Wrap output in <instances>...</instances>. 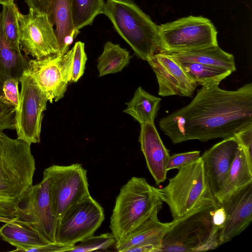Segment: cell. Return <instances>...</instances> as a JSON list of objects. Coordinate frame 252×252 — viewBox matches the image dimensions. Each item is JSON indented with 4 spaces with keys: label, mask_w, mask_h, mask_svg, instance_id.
<instances>
[{
    "label": "cell",
    "mask_w": 252,
    "mask_h": 252,
    "mask_svg": "<svg viewBox=\"0 0 252 252\" xmlns=\"http://www.w3.org/2000/svg\"><path fill=\"white\" fill-rule=\"evenodd\" d=\"M252 125V83L234 91L218 84L202 87L189 104L159 122L174 144L229 138Z\"/></svg>",
    "instance_id": "1"
},
{
    "label": "cell",
    "mask_w": 252,
    "mask_h": 252,
    "mask_svg": "<svg viewBox=\"0 0 252 252\" xmlns=\"http://www.w3.org/2000/svg\"><path fill=\"white\" fill-rule=\"evenodd\" d=\"M35 161L31 144L0 132V217L16 220L17 205L32 185Z\"/></svg>",
    "instance_id": "2"
},
{
    "label": "cell",
    "mask_w": 252,
    "mask_h": 252,
    "mask_svg": "<svg viewBox=\"0 0 252 252\" xmlns=\"http://www.w3.org/2000/svg\"><path fill=\"white\" fill-rule=\"evenodd\" d=\"M219 205L215 197L206 198L185 215L173 220L160 252H203L219 247L220 228L213 221L214 212Z\"/></svg>",
    "instance_id": "3"
},
{
    "label": "cell",
    "mask_w": 252,
    "mask_h": 252,
    "mask_svg": "<svg viewBox=\"0 0 252 252\" xmlns=\"http://www.w3.org/2000/svg\"><path fill=\"white\" fill-rule=\"evenodd\" d=\"M102 14L112 22L119 34L135 54L147 61L160 52L159 26L130 0H107Z\"/></svg>",
    "instance_id": "4"
},
{
    "label": "cell",
    "mask_w": 252,
    "mask_h": 252,
    "mask_svg": "<svg viewBox=\"0 0 252 252\" xmlns=\"http://www.w3.org/2000/svg\"><path fill=\"white\" fill-rule=\"evenodd\" d=\"M163 202L157 188L144 178L133 177L120 189L110 218V228L116 241L144 222Z\"/></svg>",
    "instance_id": "5"
},
{
    "label": "cell",
    "mask_w": 252,
    "mask_h": 252,
    "mask_svg": "<svg viewBox=\"0 0 252 252\" xmlns=\"http://www.w3.org/2000/svg\"><path fill=\"white\" fill-rule=\"evenodd\" d=\"M157 192L160 200L168 205L173 220L185 215L200 200L214 197L201 157L179 168L167 186L157 188Z\"/></svg>",
    "instance_id": "6"
},
{
    "label": "cell",
    "mask_w": 252,
    "mask_h": 252,
    "mask_svg": "<svg viewBox=\"0 0 252 252\" xmlns=\"http://www.w3.org/2000/svg\"><path fill=\"white\" fill-rule=\"evenodd\" d=\"M216 29L210 20L189 16L159 26L162 52L196 50L218 44Z\"/></svg>",
    "instance_id": "7"
},
{
    "label": "cell",
    "mask_w": 252,
    "mask_h": 252,
    "mask_svg": "<svg viewBox=\"0 0 252 252\" xmlns=\"http://www.w3.org/2000/svg\"><path fill=\"white\" fill-rule=\"evenodd\" d=\"M43 176L49 180V196L52 212L58 219L70 207L90 195L87 170L79 163L53 165Z\"/></svg>",
    "instance_id": "8"
},
{
    "label": "cell",
    "mask_w": 252,
    "mask_h": 252,
    "mask_svg": "<svg viewBox=\"0 0 252 252\" xmlns=\"http://www.w3.org/2000/svg\"><path fill=\"white\" fill-rule=\"evenodd\" d=\"M58 219L54 215L49 196V180L30 186L17 205L16 222L37 231L48 243H55Z\"/></svg>",
    "instance_id": "9"
},
{
    "label": "cell",
    "mask_w": 252,
    "mask_h": 252,
    "mask_svg": "<svg viewBox=\"0 0 252 252\" xmlns=\"http://www.w3.org/2000/svg\"><path fill=\"white\" fill-rule=\"evenodd\" d=\"M19 82L21 84L20 101L15 117L17 138L31 145L39 143L43 112L48 100L28 70Z\"/></svg>",
    "instance_id": "10"
},
{
    "label": "cell",
    "mask_w": 252,
    "mask_h": 252,
    "mask_svg": "<svg viewBox=\"0 0 252 252\" xmlns=\"http://www.w3.org/2000/svg\"><path fill=\"white\" fill-rule=\"evenodd\" d=\"M104 220L103 208L90 195L70 207L58 219L55 242L75 245L94 235Z\"/></svg>",
    "instance_id": "11"
},
{
    "label": "cell",
    "mask_w": 252,
    "mask_h": 252,
    "mask_svg": "<svg viewBox=\"0 0 252 252\" xmlns=\"http://www.w3.org/2000/svg\"><path fill=\"white\" fill-rule=\"evenodd\" d=\"M18 17L20 48L26 55L41 59L60 54L54 26L45 12L29 9L23 14L19 10Z\"/></svg>",
    "instance_id": "12"
},
{
    "label": "cell",
    "mask_w": 252,
    "mask_h": 252,
    "mask_svg": "<svg viewBox=\"0 0 252 252\" xmlns=\"http://www.w3.org/2000/svg\"><path fill=\"white\" fill-rule=\"evenodd\" d=\"M73 49L64 54H56L28 61V71L44 91L50 103L62 98L71 76Z\"/></svg>",
    "instance_id": "13"
},
{
    "label": "cell",
    "mask_w": 252,
    "mask_h": 252,
    "mask_svg": "<svg viewBox=\"0 0 252 252\" xmlns=\"http://www.w3.org/2000/svg\"><path fill=\"white\" fill-rule=\"evenodd\" d=\"M225 214L219 231V246L239 235L252 220V182L224 196L218 202Z\"/></svg>",
    "instance_id": "14"
},
{
    "label": "cell",
    "mask_w": 252,
    "mask_h": 252,
    "mask_svg": "<svg viewBox=\"0 0 252 252\" xmlns=\"http://www.w3.org/2000/svg\"><path fill=\"white\" fill-rule=\"evenodd\" d=\"M147 62L156 75L159 95H177L187 97L192 95L197 85L171 56L163 52H158Z\"/></svg>",
    "instance_id": "15"
},
{
    "label": "cell",
    "mask_w": 252,
    "mask_h": 252,
    "mask_svg": "<svg viewBox=\"0 0 252 252\" xmlns=\"http://www.w3.org/2000/svg\"><path fill=\"white\" fill-rule=\"evenodd\" d=\"M239 147L233 137L223 139L200 157L210 189L215 198L224 183Z\"/></svg>",
    "instance_id": "16"
},
{
    "label": "cell",
    "mask_w": 252,
    "mask_h": 252,
    "mask_svg": "<svg viewBox=\"0 0 252 252\" xmlns=\"http://www.w3.org/2000/svg\"><path fill=\"white\" fill-rule=\"evenodd\" d=\"M141 126L139 142L147 167L157 185L166 179V164L170 156L168 150L164 145L154 123H147Z\"/></svg>",
    "instance_id": "17"
},
{
    "label": "cell",
    "mask_w": 252,
    "mask_h": 252,
    "mask_svg": "<svg viewBox=\"0 0 252 252\" xmlns=\"http://www.w3.org/2000/svg\"><path fill=\"white\" fill-rule=\"evenodd\" d=\"M159 209L155 210L141 224L117 241L115 250L120 252H128L134 247L145 245H153L160 252L163 238L171 222L159 221L158 214Z\"/></svg>",
    "instance_id": "18"
},
{
    "label": "cell",
    "mask_w": 252,
    "mask_h": 252,
    "mask_svg": "<svg viewBox=\"0 0 252 252\" xmlns=\"http://www.w3.org/2000/svg\"><path fill=\"white\" fill-rule=\"evenodd\" d=\"M45 12L54 27L60 47V54L68 50L79 33L74 27L72 0H45Z\"/></svg>",
    "instance_id": "19"
},
{
    "label": "cell",
    "mask_w": 252,
    "mask_h": 252,
    "mask_svg": "<svg viewBox=\"0 0 252 252\" xmlns=\"http://www.w3.org/2000/svg\"><path fill=\"white\" fill-rule=\"evenodd\" d=\"M162 52L176 61L198 63L232 73L236 70L233 55L222 50L218 45L189 51Z\"/></svg>",
    "instance_id": "20"
},
{
    "label": "cell",
    "mask_w": 252,
    "mask_h": 252,
    "mask_svg": "<svg viewBox=\"0 0 252 252\" xmlns=\"http://www.w3.org/2000/svg\"><path fill=\"white\" fill-rule=\"evenodd\" d=\"M20 49L10 46L6 41L2 30V17L0 13V81L2 84L13 77L19 80L28 69V60Z\"/></svg>",
    "instance_id": "21"
},
{
    "label": "cell",
    "mask_w": 252,
    "mask_h": 252,
    "mask_svg": "<svg viewBox=\"0 0 252 252\" xmlns=\"http://www.w3.org/2000/svg\"><path fill=\"white\" fill-rule=\"evenodd\" d=\"M0 236L3 240L16 248L14 251L27 252L32 247L50 243L37 231L16 221L4 223L0 227Z\"/></svg>",
    "instance_id": "22"
},
{
    "label": "cell",
    "mask_w": 252,
    "mask_h": 252,
    "mask_svg": "<svg viewBox=\"0 0 252 252\" xmlns=\"http://www.w3.org/2000/svg\"><path fill=\"white\" fill-rule=\"evenodd\" d=\"M252 182V166L239 146L224 183L215 198L218 202L233 190Z\"/></svg>",
    "instance_id": "23"
},
{
    "label": "cell",
    "mask_w": 252,
    "mask_h": 252,
    "mask_svg": "<svg viewBox=\"0 0 252 252\" xmlns=\"http://www.w3.org/2000/svg\"><path fill=\"white\" fill-rule=\"evenodd\" d=\"M161 98L145 91L141 87L136 90L133 98L126 102L124 112L130 115L140 125L154 123Z\"/></svg>",
    "instance_id": "24"
},
{
    "label": "cell",
    "mask_w": 252,
    "mask_h": 252,
    "mask_svg": "<svg viewBox=\"0 0 252 252\" xmlns=\"http://www.w3.org/2000/svg\"><path fill=\"white\" fill-rule=\"evenodd\" d=\"M131 58L129 52L119 44L106 42L97 60L99 76L121 72L129 64Z\"/></svg>",
    "instance_id": "25"
},
{
    "label": "cell",
    "mask_w": 252,
    "mask_h": 252,
    "mask_svg": "<svg viewBox=\"0 0 252 252\" xmlns=\"http://www.w3.org/2000/svg\"><path fill=\"white\" fill-rule=\"evenodd\" d=\"M176 62L180 65L187 76L197 86L219 85L222 80L232 73L228 70L198 63Z\"/></svg>",
    "instance_id": "26"
},
{
    "label": "cell",
    "mask_w": 252,
    "mask_h": 252,
    "mask_svg": "<svg viewBox=\"0 0 252 252\" xmlns=\"http://www.w3.org/2000/svg\"><path fill=\"white\" fill-rule=\"evenodd\" d=\"M104 0H72V12L74 28L78 31L91 25L94 18L102 14Z\"/></svg>",
    "instance_id": "27"
},
{
    "label": "cell",
    "mask_w": 252,
    "mask_h": 252,
    "mask_svg": "<svg viewBox=\"0 0 252 252\" xmlns=\"http://www.w3.org/2000/svg\"><path fill=\"white\" fill-rule=\"evenodd\" d=\"M19 9L14 3L2 6V30L4 36L12 47L20 49L19 46Z\"/></svg>",
    "instance_id": "28"
},
{
    "label": "cell",
    "mask_w": 252,
    "mask_h": 252,
    "mask_svg": "<svg viewBox=\"0 0 252 252\" xmlns=\"http://www.w3.org/2000/svg\"><path fill=\"white\" fill-rule=\"evenodd\" d=\"M116 242L112 233H106L97 236L91 235L74 245L69 252H88L107 249Z\"/></svg>",
    "instance_id": "29"
},
{
    "label": "cell",
    "mask_w": 252,
    "mask_h": 252,
    "mask_svg": "<svg viewBox=\"0 0 252 252\" xmlns=\"http://www.w3.org/2000/svg\"><path fill=\"white\" fill-rule=\"evenodd\" d=\"M72 49L73 57L70 82L76 83L84 73L87 57L85 51L84 43L77 41Z\"/></svg>",
    "instance_id": "30"
},
{
    "label": "cell",
    "mask_w": 252,
    "mask_h": 252,
    "mask_svg": "<svg viewBox=\"0 0 252 252\" xmlns=\"http://www.w3.org/2000/svg\"><path fill=\"white\" fill-rule=\"evenodd\" d=\"M15 106L4 99L0 94V132L15 128Z\"/></svg>",
    "instance_id": "31"
},
{
    "label": "cell",
    "mask_w": 252,
    "mask_h": 252,
    "mask_svg": "<svg viewBox=\"0 0 252 252\" xmlns=\"http://www.w3.org/2000/svg\"><path fill=\"white\" fill-rule=\"evenodd\" d=\"M201 157L200 151H194L175 154L170 156L166 164L167 171L179 169L180 167L195 161Z\"/></svg>",
    "instance_id": "32"
},
{
    "label": "cell",
    "mask_w": 252,
    "mask_h": 252,
    "mask_svg": "<svg viewBox=\"0 0 252 252\" xmlns=\"http://www.w3.org/2000/svg\"><path fill=\"white\" fill-rule=\"evenodd\" d=\"M19 82V80L15 78L7 79L2 83V92L0 93L4 99L15 106L16 110L18 108L20 101Z\"/></svg>",
    "instance_id": "33"
},
{
    "label": "cell",
    "mask_w": 252,
    "mask_h": 252,
    "mask_svg": "<svg viewBox=\"0 0 252 252\" xmlns=\"http://www.w3.org/2000/svg\"><path fill=\"white\" fill-rule=\"evenodd\" d=\"M233 137L242 148L249 164L252 166V125L239 131Z\"/></svg>",
    "instance_id": "34"
},
{
    "label": "cell",
    "mask_w": 252,
    "mask_h": 252,
    "mask_svg": "<svg viewBox=\"0 0 252 252\" xmlns=\"http://www.w3.org/2000/svg\"><path fill=\"white\" fill-rule=\"evenodd\" d=\"M73 245H64L58 243H50L45 245L32 247L29 249L28 252H69Z\"/></svg>",
    "instance_id": "35"
},
{
    "label": "cell",
    "mask_w": 252,
    "mask_h": 252,
    "mask_svg": "<svg viewBox=\"0 0 252 252\" xmlns=\"http://www.w3.org/2000/svg\"><path fill=\"white\" fill-rule=\"evenodd\" d=\"M225 220V214L223 209L220 205L215 210L213 214V221L214 224L220 228L223 226Z\"/></svg>",
    "instance_id": "36"
},
{
    "label": "cell",
    "mask_w": 252,
    "mask_h": 252,
    "mask_svg": "<svg viewBox=\"0 0 252 252\" xmlns=\"http://www.w3.org/2000/svg\"><path fill=\"white\" fill-rule=\"evenodd\" d=\"M29 9H37L45 12V0H25Z\"/></svg>",
    "instance_id": "37"
},
{
    "label": "cell",
    "mask_w": 252,
    "mask_h": 252,
    "mask_svg": "<svg viewBox=\"0 0 252 252\" xmlns=\"http://www.w3.org/2000/svg\"><path fill=\"white\" fill-rule=\"evenodd\" d=\"M14 2V0H0V4L3 5H10Z\"/></svg>",
    "instance_id": "38"
},
{
    "label": "cell",
    "mask_w": 252,
    "mask_h": 252,
    "mask_svg": "<svg viewBox=\"0 0 252 252\" xmlns=\"http://www.w3.org/2000/svg\"><path fill=\"white\" fill-rule=\"evenodd\" d=\"M13 221H15V220H12L8 218H2L0 217V222L6 223V222H11Z\"/></svg>",
    "instance_id": "39"
},
{
    "label": "cell",
    "mask_w": 252,
    "mask_h": 252,
    "mask_svg": "<svg viewBox=\"0 0 252 252\" xmlns=\"http://www.w3.org/2000/svg\"><path fill=\"white\" fill-rule=\"evenodd\" d=\"M2 90V84L0 81V93H1Z\"/></svg>",
    "instance_id": "40"
}]
</instances>
